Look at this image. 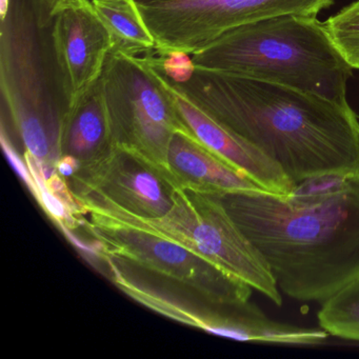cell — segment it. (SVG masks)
Masks as SVG:
<instances>
[{"mask_svg":"<svg viewBox=\"0 0 359 359\" xmlns=\"http://www.w3.org/2000/svg\"><path fill=\"white\" fill-rule=\"evenodd\" d=\"M100 79L114 146L165 171L172 136L186 127L152 67L144 56L113 52Z\"/></svg>","mask_w":359,"mask_h":359,"instance_id":"8992f818","label":"cell"},{"mask_svg":"<svg viewBox=\"0 0 359 359\" xmlns=\"http://www.w3.org/2000/svg\"><path fill=\"white\" fill-rule=\"evenodd\" d=\"M70 1H73V0H55V11L58 9V8L62 7V6L66 5V4L70 3Z\"/></svg>","mask_w":359,"mask_h":359,"instance_id":"ffe728a7","label":"cell"},{"mask_svg":"<svg viewBox=\"0 0 359 359\" xmlns=\"http://www.w3.org/2000/svg\"><path fill=\"white\" fill-rule=\"evenodd\" d=\"M175 83L294 184L327 175L359 177V119L348 102L198 67L186 83Z\"/></svg>","mask_w":359,"mask_h":359,"instance_id":"7a4b0ae2","label":"cell"},{"mask_svg":"<svg viewBox=\"0 0 359 359\" xmlns=\"http://www.w3.org/2000/svg\"><path fill=\"white\" fill-rule=\"evenodd\" d=\"M173 198V207L159 218L123 213L89 214L175 241L241 279L276 306L283 304L268 262L216 195L177 188Z\"/></svg>","mask_w":359,"mask_h":359,"instance_id":"5b68a950","label":"cell"},{"mask_svg":"<svg viewBox=\"0 0 359 359\" xmlns=\"http://www.w3.org/2000/svg\"><path fill=\"white\" fill-rule=\"evenodd\" d=\"M137 4H152L157 1H163V0H135Z\"/></svg>","mask_w":359,"mask_h":359,"instance_id":"44dd1931","label":"cell"},{"mask_svg":"<svg viewBox=\"0 0 359 359\" xmlns=\"http://www.w3.org/2000/svg\"><path fill=\"white\" fill-rule=\"evenodd\" d=\"M198 68L277 83L346 104L354 69L317 18L281 15L241 27L196 53Z\"/></svg>","mask_w":359,"mask_h":359,"instance_id":"277c9868","label":"cell"},{"mask_svg":"<svg viewBox=\"0 0 359 359\" xmlns=\"http://www.w3.org/2000/svg\"><path fill=\"white\" fill-rule=\"evenodd\" d=\"M81 163L76 158L72 156H67V155L60 157L57 163H56V170H57L58 174L66 180L72 177L81 169Z\"/></svg>","mask_w":359,"mask_h":359,"instance_id":"d6986e66","label":"cell"},{"mask_svg":"<svg viewBox=\"0 0 359 359\" xmlns=\"http://www.w3.org/2000/svg\"><path fill=\"white\" fill-rule=\"evenodd\" d=\"M165 171L177 188L208 194L264 190L187 129L174 133L168 148Z\"/></svg>","mask_w":359,"mask_h":359,"instance_id":"7c38bea8","label":"cell"},{"mask_svg":"<svg viewBox=\"0 0 359 359\" xmlns=\"http://www.w3.org/2000/svg\"><path fill=\"white\" fill-rule=\"evenodd\" d=\"M55 0H9L0 25V90L27 152L56 168L72 97L54 45Z\"/></svg>","mask_w":359,"mask_h":359,"instance_id":"3957f363","label":"cell"},{"mask_svg":"<svg viewBox=\"0 0 359 359\" xmlns=\"http://www.w3.org/2000/svg\"><path fill=\"white\" fill-rule=\"evenodd\" d=\"M144 57L167 91L182 125L203 146L243 172L264 190L280 195L292 193L296 184L277 163L203 112L148 56Z\"/></svg>","mask_w":359,"mask_h":359,"instance_id":"30bf717a","label":"cell"},{"mask_svg":"<svg viewBox=\"0 0 359 359\" xmlns=\"http://www.w3.org/2000/svg\"><path fill=\"white\" fill-rule=\"evenodd\" d=\"M67 182L88 214L123 213L142 218L165 216L173 207L177 189L161 168L118 147L81 165Z\"/></svg>","mask_w":359,"mask_h":359,"instance_id":"9c48e42d","label":"cell"},{"mask_svg":"<svg viewBox=\"0 0 359 359\" xmlns=\"http://www.w3.org/2000/svg\"><path fill=\"white\" fill-rule=\"evenodd\" d=\"M334 0H163L138 4L155 53H196L230 31L281 15L317 18Z\"/></svg>","mask_w":359,"mask_h":359,"instance_id":"52a82bcc","label":"cell"},{"mask_svg":"<svg viewBox=\"0 0 359 359\" xmlns=\"http://www.w3.org/2000/svg\"><path fill=\"white\" fill-rule=\"evenodd\" d=\"M325 24L344 60L354 70H359V0L332 15Z\"/></svg>","mask_w":359,"mask_h":359,"instance_id":"2e32d148","label":"cell"},{"mask_svg":"<svg viewBox=\"0 0 359 359\" xmlns=\"http://www.w3.org/2000/svg\"><path fill=\"white\" fill-rule=\"evenodd\" d=\"M53 37L73 106L102 77L112 52L110 35L92 0H73L56 10Z\"/></svg>","mask_w":359,"mask_h":359,"instance_id":"8fae6325","label":"cell"},{"mask_svg":"<svg viewBox=\"0 0 359 359\" xmlns=\"http://www.w3.org/2000/svg\"><path fill=\"white\" fill-rule=\"evenodd\" d=\"M1 144H3L4 151H5L10 163H12L16 172L20 174L22 180L26 182L27 187L30 189L31 192L33 193V190H34V180H33L32 175H31L30 170H29L24 157H20L18 154V151L15 150L12 142H10L9 136H8L4 126H1Z\"/></svg>","mask_w":359,"mask_h":359,"instance_id":"ac0fdd59","label":"cell"},{"mask_svg":"<svg viewBox=\"0 0 359 359\" xmlns=\"http://www.w3.org/2000/svg\"><path fill=\"white\" fill-rule=\"evenodd\" d=\"M147 56L175 83H186L196 69V66L193 62L192 55L184 52H172L165 55H157L152 52L147 54Z\"/></svg>","mask_w":359,"mask_h":359,"instance_id":"e0dca14e","label":"cell"},{"mask_svg":"<svg viewBox=\"0 0 359 359\" xmlns=\"http://www.w3.org/2000/svg\"><path fill=\"white\" fill-rule=\"evenodd\" d=\"M88 231L104 253L218 304L248 302L252 287L188 248L148 231L92 215Z\"/></svg>","mask_w":359,"mask_h":359,"instance_id":"ba28073f","label":"cell"},{"mask_svg":"<svg viewBox=\"0 0 359 359\" xmlns=\"http://www.w3.org/2000/svg\"><path fill=\"white\" fill-rule=\"evenodd\" d=\"M110 35L112 52L144 56L155 51V39L135 0H92Z\"/></svg>","mask_w":359,"mask_h":359,"instance_id":"5bb4252c","label":"cell"},{"mask_svg":"<svg viewBox=\"0 0 359 359\" xmlns=\"http://www.w3.org/2000/svg\"><path fill=\"white\" fill-rule=\"evenodd\" d=\"M317 317L329 335L359 341V277L323 302Z\"/></svg>","mask_w":359,"mask_h":359,"instance_id":"9a60e30c","label":"cell"},{"mask_svg":"<svg viewBox=\"0 0 359 359\" xmlns=\"http://www.w3.org/2000/svg\"><path fill=\"white\" fill-rule=\"evenodd\" d=\"M114 148L100 79L71 108L62 128L60 157H74L85 165L106 156Z\"/></svg>","mask_w":359,"mask_h":359,"instance_id":"4fadbf2b","label":"cell"},{"mask_svg":"<svg viewBox=\"0 0 359 359\" xmlns=\"http://www.w3.org/2000/svg\"><path fill=\"white\" fill-rule=\"evenodd\" d=\"M270 266L279 291L323 304L359 277V177L327 175L287 195L214 194Z\"/></svg>","mask_w":359,"mask_h":359,"instance_id":"6da1fadb","label":"cell"}]
</instances>
